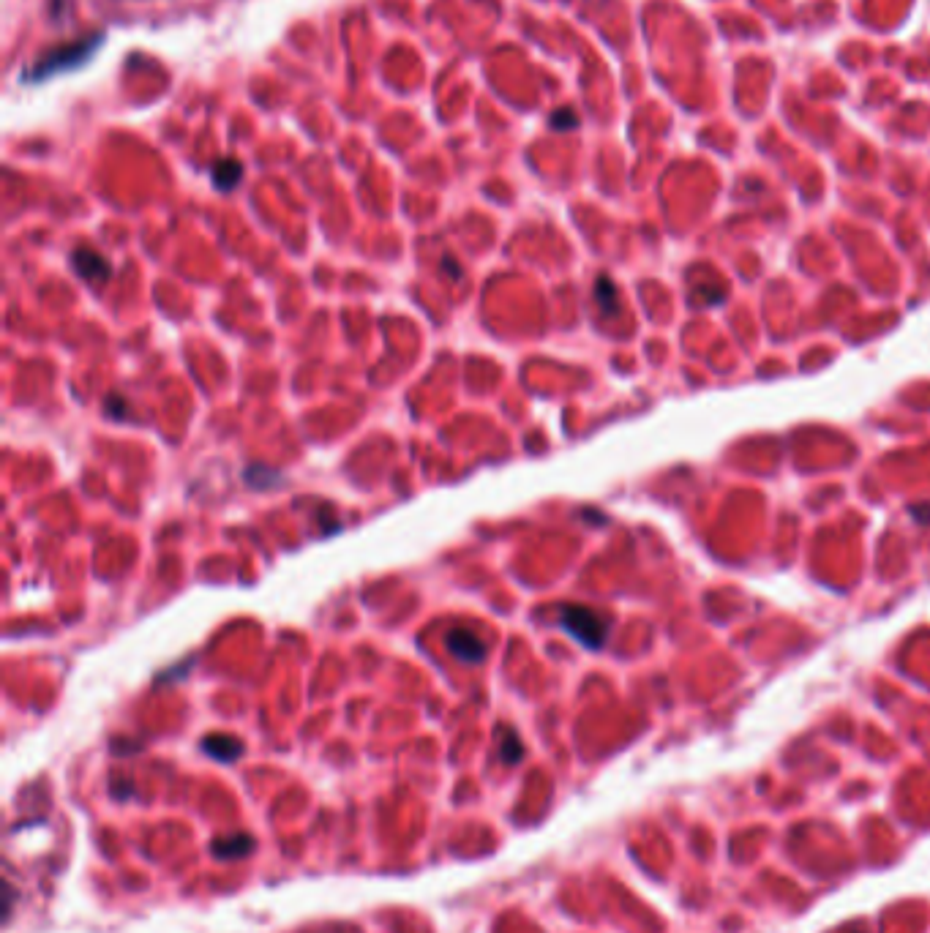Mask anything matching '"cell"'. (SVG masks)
<instances>
[{
    "label": "cell",
    "mask_w": 930,
    "mask_h": 933,
    "mask_svg": "<svg viewBox=\"0 0 930 933\" xmlns=\"http://www.w3.org/2000/svg\"><path fill=\"white\" fill-rule=\"evenodd\" d=\"M562 628H565L573 639H579L584 647L600 650L603 642H606V633H609V622L603 620L600 614L592 612V609L568 606V609H562Z\"/></svg>",
    "instance_id": "7a4b0ae2"
},
{
    "label": "cell",
    "mask_w": 930,
    "mask_h": 933,
    "mask_svg": "<svg viewBox=\"0 0 930 933\" xmlns=\"http://www.w3.org/2000/svg\"><path fill=\"white\" fill-rule=\"evenodd\" d=\"M101 41H104V36L93 33L88 39L69 41V44H60L55 50L44 52V55H39L36 61L30 63L28 69L22 71V82L36 85V82H47L52 77H58V74H66V71L80 69L99 52Z\"/></svg>",
    "instance_id": "6da1fadb"
},
{
    "label": "cell",
    "mask_w": 930,
    "mask_h": 933,
    "mask_svg": "<svg viewBox=\"0 0 930 933\" xmlns=\"http://www.w3.org/2000/svg\"><path fill=\"white\" fill-rule=\"evenodd\" d=\"M210 178H213V186L219 191H232L240 183V178H243V164L235 159L216 161Z\"/></svg>",
    "instance_id": "5b68a950"
},
{
    "label": "cell",
    "mask_w": 930,
    "mask_h": 933,
    "mask_svg": "<svg viewBox=\"0 0 930 933\" xmlns=\"http://www.w3.org/2000/svg\"><path fill=\"white\" fill-rule=\"evenodd\" d=\"M202 748H205V753H210V756L221 759V762H232L235 756L243 753V745H240L238 740H232V737H224V734H221V737H208V740L202 743Z\"/></svg>",
    "instance_id": "52a82bcc"
},
{
    "label": "cell",
    "mask_w": 930,
    "mask_h": 933,
    "mask_svg": "<svg viewBox=\"0 0 930 933\" xmlns=\"http://www.w3.org/2000/svg\"><path fill=\"white\" fill-rule=\"evenodd\" d=\"M551 126H554L557 131L576 129V126H579V118H576V112L560 110V112H554V115H551Z\"/></svg>",
    "instance_id": "ba28073f"
},
{
    "label": "cell",
    "mask_w": 930,
    "mask_h": 933,
    "mask_svg": "<svg viewBox=\"0 0 930 933\" xmlns=\"http://www.w3.org/2000/svg\"><path fill=\"white\" fill-rule=\"evenodd\" d=\"M445 644H448L450 653L464 663H478L486 658V644L480 642L478 633L470 631V628H450Z\"/></svg>",
    "instance_id": "3957f363"
},
{
    "label": "cell",
    "mask_w": 930,
    "mask_h": 933,
    "mask_svg": "<svg viewBox=\"0 0 930 933\" xmlns=\"http://www.w3.org/2000/svg\"><path fill=\"white\" fill-rule=\"evenodd\" d=\"M251 849H254V841L249 835H230V838L213 841V854L221 860H235L240 854H249Z\"/></svg>",
    "instance_id": "8992f818"
},
{
    "label": "cell",
    "mask_w": 930,
    "mask_h": 933,
    "mask_svg": "<svg viewBox=\"0 0 930 933\" xmlns=\"http://www.w3.org/2000/svg\"><path fill=\"white\" fill-rule=\"evenodd\" d=\"M519 756H521L519 740H516V734L508 732V745H505V751H502V759H505L508 764H516L519 762Z\"/></svg>",
    "instance_id": "9c48e42d"
},
{
    "label": "cell",
    "mask_w": 930,
    "mask_h": 933,
    "mask_svg": "<svg viewBox=\"0 0 930 933\" xmlns=\"http://www.w3.org/2000/svg\"><path fill=\"white\" fill-rule=\"evenodd\" d=\"M71 265H74V271L80 273L82 279L93 281V284H99V281L110 279V262L101 257L99 251L93 249H77L71 254Z\"/></svg>",
    "instance_id": "277c9868"
}]
</instances>
